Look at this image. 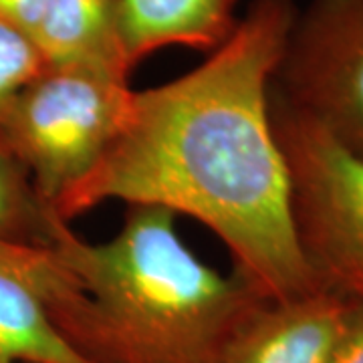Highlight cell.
<instances>
[{
  "label": "cell",
  "mask_w": 363,
  "mask_h": 363,
  "mask_svg": "<svg viewBox=\"0 0 363 363\" xmlns=\"http://www.w3.org/2000/svg\"><path fill=\"white\" fill-rule=\"evenodd\" d=\"M297 13L295 0H252L202 65L133 91L116 138L52 216L71 224L109 200L164 208L216 234L233 272L267 301L327 289L298 245L271 119V83Z\"/></svg>",
  "instance_id": "1"
},
{
  "label": "cell",
  "mask_w": 363,
  "mask_h": 363,
  "mask_svg": "<svg viewBox=\"0 0 363 363\" xmlns=\"http://www.w3.org/2000/svg\"><path fill=\"white\" fill-rule=\"evenodd\" d=\"M339 293L347 295V297L357 298L359 303H363V267L347 274L337 286Z\"/></svg>",
  "instance_id": "14"
},
{
  "label": "cell",
  "mask_w": 363,
  "mask_h": 363,
  "mask_svg": "<svg viewBox=\"0 0 363 363\" xmlns=\"http://www.w3.org/2000/svg\"><path fill=\"white\" fill-rule=\"evenodd\" d=\"M351 303L333 289L262 298L236 323L216 363H329Z\"/></svg>",
  "instance_id": "6"
},
{
  "label": "cell",
  "mask_w": 363,
  "mask_h": 363,
  "mask_svg": "<svg viewBox=\"0 0 363 363\" xmlns=\"http://www.w3.org/2000/svg\"><path fill=\"white\" fill-rule=\"evenodd\" d=\"M131 95L123 67L79 61L47 67L14 99L0 123V152L25 172L51 214L104 156Z\"/></svg>",
  "instance_id": "3"
},
{
  "label": "cell",
  "mask_w": 363,
  "mask_h": 363,
  "mask_svg": "<svg viewBox=\"0 0 363 363\" xmlns=\"http://www.w3.org/2000/svg\"><path fill=\"white\" fill-rule=\"evenodd\" d=\"M49 247L59 271L47 309L93 363H216L236 323L262 301L236 272L198 259L164 208L130 206L105 242L55 216Z\"/></svg>",
  "instance_id": "2"
},
{
  "label": "cell",
  "mask_w": 363,
  "mask_h": 363,
  "mask_svg": "<svg viewBox=\"0 0 363 363\" xmlns=\"http://www.w3.org/2000/svg\"><path fill=\"white\" fill-rule=\"evenodd\" d=\"M35 39L0 18V123L14 99L47 69Z\"/></svg>",
  "instance_id": "11"
},
{
  "label": "cell",
  "mask_w": 363,
  "mask_h": 363,
  "mask_svg": "<svg viewBox=\"0 0 363 363\" xmlns=\"http://www.w3.org/2000/svg\"><path fill=\"white\" fill-rule=\"evenodd\" d=\"M269 99L289 168L298 245L319 283L337 291L363 267V157L272 93Z\"/></svg>",
  "instance_id": "4"
},
{
  "label": "cell",
  "mask_w": 363,
  "mask_h": 363,
  "mask_svg": "<svg viewBox=\"0 0 363 363\" xmlns=\"http://www.w3.org/2000/svg\"><path fill=\"white\" fill-rule=\"evenodd\" d=\"M271 93L363 157V0L297 13Z\"/></svg>",
  "instance_id": "5"
},
{
  "label": "cell",
  "mask_w": 363,
  "mask_h": 363,
  "mask_svg": "<svg viewBox=\"0 0 363 363\" xmlns=\"http://www.w3.org/2000/svg\"><path fill=\"white\" fill-rule=\"evenodd\" d=\"M52 218L51 210L40 202L25 172L0 152V236L49 245Z\"/></svg>",
  "instance_id": "10"
},
{
  "label": "cell",
  "mask_w": 363,
  "mask_h": 363,
  "mask_svg": "<svg viewBox=\"0 0 363 363\" xmlns=\"http://www.w3.org/2000/svg\"><path fill=\"white\" fill-rule=\"evenodd\" d=\"M47 0H0V18L33 37Z\"/></svg>",
  "instance_id": "13"
},
{
  "label": "cell",
  "mask_w": 363,
  "mask_h": 363,
  "mask_svg": "<svg viewBox=\"0 0 363 363\" xmlns=\"http://www.w3.org/2000/svg\"><path fill=\"white\" fill-rule=\"evenodd\" d=\"M33 39L49 67L101 61L128 71L117 45L116 0H47Z\"/></svg>",
  "instance_id": "9"
},
{
  "label": "cell",
  "mask_w": 363,
  "mask_h": 363,
  "mask_svg": "<svg viewBox=\"0 0 363 363\" xmlns=\"http://www.w3.org/2000/svg\"><path fill=\"white\" fill-rule=\"evenodd\" d=\"M329 363H363V303L353 298Z\"/></svg>",
  "instance_id": "12"
},
{
  "label": "cell",
  "mask_w": 363,
  "mask_h": 363,
  "mask_svg": "<svg viewBox=\"0 0 363 363\" xmlns=\"http://www.w3.org/2000/svg\"><path fill=\"white\" fill-rule=\"evenodd\" d=\"M45 247L0 236V363H93L45 307L39 289Z\"/></svg>",
  "instance_id": "7"
},
{
  "label": "cell",
  "mask_w": 363,
  "mask_h": 363,
  "mask_svg": "<svg viewBox=\"0 0 363 363\" xmlns=\"http://www.w3.org/2000/svg\"><path fill=\"white\" fill-rule=\"evenodd\" d=\"M238 0H116V35L123 65L133 69L166 47L214 51L236 26Z\"/></svg>",
  "instance_id": "8"
}]
</instances>
